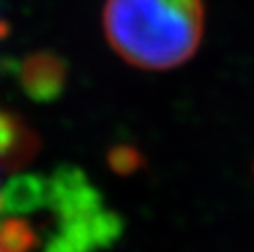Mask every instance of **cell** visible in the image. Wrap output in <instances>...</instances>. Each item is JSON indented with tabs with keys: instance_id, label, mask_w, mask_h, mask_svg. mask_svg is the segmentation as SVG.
I'll return each mask as SVG.
<instances>
[{
	"instance_id": "obj_1",
	"label": "cell",
	"mask_w": 254,
	"mask_h": 252,
	"mask_svg": "<svg viewBox=\"0 0 254 252\" xmlns=\"http://www.w3.org/2000/svg\"><path fill=\"white\" fill-rule=\"evenodd\" d=\"M103 30L127 63L159 71L194 56L204 32L202 0H105Z\"/></svg>"
},
{
	"instance_id": "obj_2",
	"label": "cell",
	"mask_w": 254,
	"mask_h": 252,
	"mask_svg": "<svg viewBox=\"0 0 254 252\" xmlns=\"http://www.w3.org/2000/svg\"><path fill=\"white\" fill-rule=\"evenodd\" d=\"M36 151V137L22 119L0 107V196L8 171L26 165Z\"/></svg>"
},
{
	"instance_id": "obj_3",
	"label": "cell",
	"mask_w": 254,
	"mask_h": 252,
	"mask_svg": "<svg viewBox=\"0 0 254 252\" xmlns=\"http://www.w3.org/2000/svg\"><path fill=\"white\" fill-rule=\"evenodd\" d=\"M0 252H14V250L8 246V242H6L2 236H0Z\"/></svg>"
}]
</instances>
